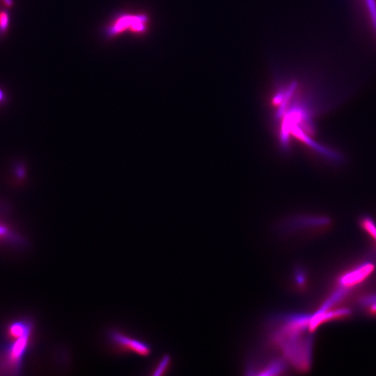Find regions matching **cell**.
<instances>
[{"label": "cell", "instance_id": "cell-10", "mask_svg": "<svg viewBox=\"0 0 376 376\" xmlns=\"http://www.w3.org/2000/svg\"><path fill=\"white\" fill-rule=\"evenodd\" d=\"M3 97V93L1 91H0V100H1Z\"/></svg>", "mask_w": 376, "mask_h": 376}, {"label": "cell", "instance_id": "cell-9", "mask_svg": "<svg viewBox=\"0 0 376 376\" xmlns=\"http://www.w3.org/2000/svg\"><path fill=\"white\" fill-rule=\"evenodd\" d=\"M2 1L6 6H11L13 5V0H2Z\"/></svg>", "mask_w": 376, "mask_h": 376}, {"label": "cell", "instance_id": "cell-3", "mask_svg": "<svg viewBox=\"0 0 376 376\" xmlns=\"http://www.w3.org/2000/svg\"><path fill=\"white\" fill-rule=\"evenodd\" d=\"M375 265L365 261L343 271L337 278L336 285L350 289L364 281L374 271Z\"/></svg>", "mask_w": 376, "mask_h": 376}, {"label": "cell", "instance_id": "cell-5", "mask_svg": "<svg viewBox=\"0 0 376 376\" xmlns=\"http://www.w3.org/2000/svg\"><path fill=\"white\" fill-rule=\"evenodd\" d=\"M351 315L352 311L348 308L318 311L314 315L311 317L309 331H313L318 327L325 322L344 320L349 318Z\"/></svg>", "mask_w": 376, "mask_h": 376}, {"label": "cell", "instance_id": "cell-1", "mask_svg": "<svg viewBox=\"0 0 376 376\" xmlns=\"http://www.w3.org/2000/svg\"><path fill=\"white\" fill-rule=\"evenodd\" d=\"M33 330L11 323L4 326L3 340L0 342L1 373L19 374L31 347Z\"/></svg>", "mask_w": 376, "mask_h": 376}, {"label": "cell", "instance_id": "cell-7", "mask_svg": "<svg viewBox=\"0 0 376 376\" xmlns=\"http://www.w3.org/2000/svg\"><path fill=\"white\" fill-rule=\"evenodd\" d=\"M168 359H164L160 363H159V365L158 366V367L156 368L155 371L156 373H155V375H159V374H161L163 370H165L167 364H168Z\"/></svg>", "mask_w": 376, "mask_h": 376}, {"label": "cell", "instance_id": "cell-4", "mask_svg": "<svg viewBox=\"0 0 376 376\" xmlns=\"http://www.w3.org/2000/svg\"><path fill=\"white\" fill-rule=\"evenodd\" d=\"M111 341L118 347L139 355H147L150 347L145 343L130 338L123 334L113 331L110 334Z\"/></svg>", "mask_w": 376, "mask_h": 376}, {"label": "cell", "instance_id": "cell-8", "mask_svg": "<svg viewBox=\"0 0 376 376\" xmlns=\"http://www.w3.org/2000/svg\"><path fill=\"white\" fill-rule=\"evenodd\" d=\"M368 314L376 316V302L364 310Z\"/></svg>", "mask_w": 376, "mask_h": 376}, {"label": "cell", "instance_id": "cell-6", "mask_svg": "<svg viewBox=\"0 0 376 376\" xmlns=\"http://www.w3.org/2000/svg\"><path fill=\"white\" fill-rule=\"evenodd\" d=\"M9 15L5 10H0V33L3 34L9 26Z\"/></svg>", "mask_w": 376, "mask_h": 376}, {"label": "cell", "instance_id": "cell-2", "mask_svg": "<svg viewBox=\"0 0 376 376\" xmlns=\"http://www.w3.org/2000/svg\"><path fill=\"white\" fill-rule=\"evenodd\" d=\"M150 17L144 12L119 11L110 19L103 28L107 39H113L123 33L141 36L148 32Z\"/></svg>", "mask_w": 376, "mask_h": 376}]
</instances>
